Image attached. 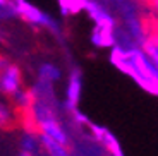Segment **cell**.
Masks as SVG:
<instances>
[{
    "label": "cell",
    "instance_id": "obj_1",
    "mask_svg": "<svg viewBox=\"0 0 158 156\" xmlns=\"http://www.w3.org/2000/svg\"><path fill=\"white\" fill-rule=\"evenodd\" d=\"M112 64L118 70L127 74L132 81L150 94L158 96V69L146 59L143 51L115 48L110 57Z\"/></svg>",
    "mask_w": 158,
    "mask_h": 156
},
{
    "label": "cell",
    "instance_id": "obj_8",
    "mask_svg": "<svg viewBox=\"0 0 158 156\" xmlns=\"http://www.w3.org/2000/svg\"><path fill=\"white\" fill-rule=\"evenodd\" d=\"M17 120V112L14 106L5 101H0V130L10 129Z\"/></svg>",
    "mask_w": 158,
    "mask_h": 156
},
{
    "label": "cell",
    "instance_id": "obj_3",
    "mask_svg": "<svg viewBox=\"0 0 158 156\" xmlns=\"http://www.w3.org/2000/svg\"><path fill=\"white\" fill-rule=\"evenodd\" d=\"M81 93H83V76L79 72V69H72L71 74L67 77V84H65V91H64V110L72 115L77 112L79 100H81Z\"/></svg>",
    "mask_w": 158,
    "mask_h": 156
},
{
    "label": "cell",
    "instance_id": "obj_5",
    "mask_svg": "<svg viewBox=\"0 0 158 156\" xmlns=\"http://www.w3.org/2000/svg\"><path fill=\"white\" fill-rule=\"evenodd\" d=\"M40 149H41V141L40 136L35 130L28 129L21 137L19 142V156H38Z\"/></svg>",
    "mask_w": 158,
    "mask_h": 156
},
{
    "label": "cell",
    "instance_id": "obj_2",
    "mask_svg": "<svg viewBox=\"0 0 158 156\" xmlns=\"http://www.w3.org/2000/svg\"><path fill=\"white\" fill-rule=\"evenodd\" d=\"M21 89H24L23 69L10 57L0 51V94L10 100Z\"/></svg>",
    "mask_w": 158,
    "mask_h": 156
},
{
    "label": "cell",
    "instance_id": "obj_7",
    "mask_svg": "<svg viewBox=\"0 0 158 156\" xmlns=\"http://www.w3.org/2000/svg\"><path fill=\"white\" fill-rule=\"evenodd\" d=\"M40 141H41V149L48 156H72L69 151V146L55 142V141L47 139V137H40Z\"/></svg>",
    "mask_w": 158,
    "mask_h": 156
},
{
    "label": "cell",
    "instance_id": "obj_4",
    "mask_svg": "<svg viewBox=\"0 0 158 156\" xmlns=\"http://www.w3.org/2000/svg\"><path fill=\"white\" fill-rule=\"evenodd\" d=\"M88 127H89L95 141L100 142L102 148L105 149L110 156H124V149H122V146H120V142H118V139L107 129V127L91 124V122H88Z\"/></svg>",
    "mask_w": 158,
    "mask_h": 156
},
{
    "label": "cell",
    "instance_id": "obj_9",
    "mask_svg": "<svg viewBox=\"0 0 158 156\" xmlns=\"http://www.w3.org/2000/svg\"><path fill=\"white\" fill-rule=\"evenodd\" d=\"M143 53L146 55V59L153 64L158 69V35H150L144 41V51Z\"/></svg>",
    "mask_w": 158,
    "mask_h": 156
},
{
    "label": "cell",
    "instance_id": "obj_6",
    "mask_svg": "<svg viewBox=\"0 0 158 156\" xmlns=\"http://www.w3.org/2000/svg\"><path fill=\"white\" fill-rule=\"evenodd\" d=\"M60 76H62V72H60V69L55 64L45 62L38 67V79H36V82L47 84V86H53V84L60 79Z\"/></svg>",
    "mask_w": 158,
    "mask_h": 156
},
{
    "label": "cell",
    "instance_id": "obj_10",
    "mask_svg": "<svg viewBox=\"0 0 158 156\" xmlns=\"http://www.w3.org/2000/svg\"><path fill=\"white\" fill-rule=\"evenodd\" d=\"M150 4L153 5V9L156 10V14H158V0H150Z\"/></svg>",
    "mask_w": 158,
    "mask_h": 156
}]
</instances>
